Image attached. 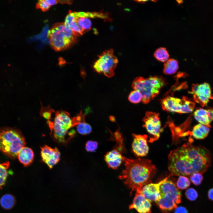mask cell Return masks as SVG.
Wrapping results in <instances>:
<instances>
[{"label": "cell", "mask_w": 213, "mask_h": 213, "mask_svg": "<svg viewBox=\"0 0 213 213\" xmlns=\"http://www.w3.org/2000/svg\"><path fill=\"white\" fill-rule=\"evenodd\" d=\"M168 160V169L172 175L186 177L206 172L211 158L210 152L204 147L188 143L171 151Z\"/></svg>", "instance_id": "obj_1"}, {"label": "cell", "mask_w": 213, "mask_h": 213, "mask_svg": "<svg viewBox=\"0 0 213 213\" xmlns=\"http://www.w3.org/2000/svg\"><path fill=\"white\" fill-rule=\"evenodd\" d=\"M125 168L119 176L128 187L139 193L142 188L151 183L156 169L151 161L140 158L132 159L123 157Z\"/></svg>", "instance_id": "obj_2"}, {"label": "cell", "mask_w": 213, "mask_h": 213, "mask_svg": "<svg viewBox=\"0 0 213 213\" xmlns=\"http://www.w3.org/2000/svg\"><path fill=\"white\" fill-rule=\"evenodd\" d=\"M108 17L107 14L102 12H72L70 11L64 23L76 36H80L91 29V22L89 18L106 19Z\"/></svg>", "instance_id": "obj_3"}, {"label": "cell", "mask_w": 213, "mask_h": 213, "mask_svg": "<svg viewBox=\"0 0 213 213\" xmlns=\"http://www.w3.org/2000/svg\"><path fill=\"white\" fill-rule=\"evenodd\" d=\"M166 84L165 80L161 76H152L146 78L138 77L133 80L132 87L134 90L141 93L142 102L146 104L158 95Z\"/></svg>", "instance_id": "obj_4"}, {"label": "cell", "mask_w": 213, "mask_h": 213, "mask_svg": "<svg viewBox=\"0 0 213 213\" xmlns=\"http://www.w3.org/2000/svg\"><path fill=\"white\" fill-rule=\"evenodd\" d=\"M47 37L52 48L56 51H60L74 43L77 36L64 22H58L53 25L48 30Z\"/></svg>", "instance_id": "obj_5"}, {"label": "cell", "mask_w": 213, "mask_h": 213, "mask_svg": "<svg viewBox=\"0 0 213 213\" xmlns=\"http://www.w3.org/2000/svg\"><path fill=\"white\" fill-rule=\"evenodd\" d=\"M168 179L160 185L159 197L155 201L162 211L164 212L175 209L181 201V192L175 183Z\"/></svg>", "instance_id": "obj_6"}, {"label": "cell", "mask_w": 213, "mask_h": 213, "mask_svg": "<svg viewBox=\"0 0 213 213\" xmlns=\"http://www.w3.org/2000/svg\"><path fill=\"white\" fill-rule=\"evenodd\" d=\"M25 144V138L18 131L7 130L0 133V149L8 156H17Z\"/></svg>", "instance_id": "obj_7"}, {"label": "cell", "mask_w": 213, "mask_h": 213, "mask_svg": "<svg viewBox=\"0 0 213 213\" xmlns=\"http://www.w3.org/2000/svg\"><path fill=\"white\" fill-rule=\"evenodd\" d=\"M52 136L55 141L61 143L66 142V137L69 130L74 126L72 118L65 111L60 110L55 112L53 122L48 120Z\"/></svg>", "instance_id": "obj_8"}, {"label": "cell", "mask_w": 213, "mask_h": 213, "mask_svg": "<svg viewBox=\"0 0 213 213\" xmlns=\"http://www.w3.org/2000/svg\"><path fill=\"white\" fill-rule=\"evenodd\" d=\"M161 104L164 110L179 114L191 112L193 111L195 106L194 101L185 96L180 99L167 96L162 100Z\"/></svg>", "instance_id": "obj_9"}, {"label": "cell", "mask_w": 213, "mask_h": 213, "mask_svg": "<svg viewBox=\"0 0 213 213\" xmlns=\"http://www.w3.org/2000/svg\"><path fill=\"white\" fill-rule=\"evenodd\" d=\"M118 63V59L114 55L113 50L110 49L105 50L99 56L93 68L97 73L111 78L114 75V70Z\"/></svg>", "instance_id": "obj_10"}, {"label": "cell", "mask_w": 213, "mask_h": 213, "mask_svg": "<svg viewBox=\"0 0 213 213\" xmlns=\"http://www.w3.org/2000/svg\"><path fill=\"white\" fill-rule=\"evenodd\" d=\"M145 128L151 135L149 141L152 143L158 140L161 132V122L159 114L155 112H147L143 119Z\"/></svg>", "instance_id": "obj_11"}, {"label": "cell", "mask_w": 213, "mask_h": 213, "mask_svg": "<svg viewBox=\"0 0 213 213\" xmlns=\"http://www.w3.org/2000/svg\"><path fill=\"white\" fill-rule=\"evenodd\" d=\"M191 93L194 101L203 106H206L209 100L213 99L210 86L207 83L193 85Z\"/></svg>", "instance_id": "obj_12"}, {"label": "cell", "mask_w": 213, "mask_h": 213, "mask_svg": "<svg viewBox=\"0 0 213 213\" xmlns=\"http://www.w3.org/2000/svg\"><path fill=\"white\" fill-rule=\"evenodd\" d=\"M41 155L42 161L51 169L59 161L60 159V153L55 147L51 148L47 145L41 147Z\"/></svg>", "instance_id": "obj_13"}, {"label": "cell", "mask_w": 213, "mask_h": 213, "mask_svg": "<svg viewBox=\"0 0 213 213\" xmlns=\"http://www.w3.org/2000/svg\"><path fill=\"white\" fill-rule=\"evenodd\" d=\"M133 140L132 145L133 153L138 157L146 156L149 151L146 135L132 134Z\"/></svg>", "instance_id": "obj_14"}, {"label": "cell", "mask_w": 213, "mask_h": 213, "mask_svg": "<svg viewBox=\"0 0 213 213\" xmlns=\"http://www.w3.org/2000/svg\"><path fill=\"white\" fill-rule=\"evenodd\" d=\"M172 175L156 183H150L143 186L139 193L150 202L156 201L159 197V188L162 184Z\"/></svg>", "instance_id": "obj_15"}, {"label": "cell", "mask_w": 213, "mask_h": 213, "mask_svg": "<svg viewBox=\"0 0 213 213\" xmlns=\"http://www.w3.org/2000/svg\"><path fill=\"white\" fill-rule=\"evenodd\" d=\"M151 207L150 201L141 194L136 192L133 203L129 206V209H135L139 213H151Z\"/></svg>", "instance_id": "obj_16"}, {"label": "cell", "mask_w": 213, "mask_h": 213, "mask_svg": "<svg viewBox=\"0 0 213 213\" xmlns=\"http://www.w3.org/2000/svg\"><path fill=\"white\" fill-rule=\"evenodd\" d=\"M195 119L200 123L210 128V124L213 120V108L207 109L198 108L193 113Z\"/></svg>", "instance_id": "obj_17"}, {"label": "cell", "mask_w": 213, "mask_h": 213, "mask_svg": "<svg viewBox=\"0 0 213 213\" xmlns=\"http://www.w3.org/2000/svg\"><path fill=\"white\" fill-rule=\"evenodd\" d=\"M123 157L120 151L114 149L106 154L104 156V160L109 167L116 169L123 161Z\"/></svg>", "instance_id": "obj_18"}, {"label": "cell", "mask_w": 213, "mask_h": 213, "mask_svg": "<svg viewBox=\"0 0 213 213\" xmlns=\"http://www.w3.org/2000/svg\"><path fill=\"white\" fill-rule=\"evenodd\" d=\"M17 156L19 161L25 167L30 165L34 157L32 149L29 147H24L18 153Z\"/></svg>", "instance_id": "obj_19"}, {"label": "cell", "mask_w": 213, "mask_h": 213, "mask_svg": "<svg viewBox=\"0 0 213 213\" xmlns=\"http://www.w3.org/2000/svg\"><path fill=\"white\" fill-rule=\"evenodd\" d=\"M209 128L202 124L199 123L193 128L192 135L196 139H204L208 136L210 131Z\"/></svg>", "instance_id": "obj_20"}, {"label": "cell", "mask_w": 213, "mask_h": 213, "mask_svg": "<svg viewBox=\"0 0 213 213\" xmlns=\"http://www.w3.org/2000/svg\"><path fill=\"white\" fill-rule=\"evenodd\" d=\"M16 199L12 194L7 193L3 195L0 199V204L4 209L9 210L14 206Z\"/></svg>", "instance_id": "obj_21"}, {"label": "cell", "mask_w": 213, "mask_h": 213, "mask_svg": "<svg viewBox=\"0 0 213 213\" xmlns=\"http://www.w3.org/2000/svg\"><path fill=\"white\" fill-rule=\"evenodd\" d=\"M163 73L166 75H172L175 73L178 69V62L176 60L170 59L164 64Z\"/></svg>", "instance_id": "obj_22"}, {"label": "cell", "mask_w": 213, "mask_h": 213, "mask_svg": "<svg viewBox=\"0 0 213 213\" xmlns=\"http://www.w3.org/2000/svg\"><path fill=\"white\" fill-rule=\"evenodd\" d=\"M9 166V162L0 164V189L6 185L8 176V169Z\"/></svg>", "instance_id": "obj_23"}, {"label": "cell", "mask_w": 213, "mask_h": 213, "mask_svg": "<svg viewBox=\"0 0 213 213\" xmlns=\"http://www.w3.org/2000/svg\"><path fill=\"white\" fill-rule=\"evenodd\" d=\"M154 55L156 59L162 62L167 61L169 57L167 50L164 47H160L156 49Z\"/></svg>", "instance_id": "obj_24"}, {"label": "cell", "mask_w": 213, "mask_h": 213, "mask_svg": "<svg viewBox=\"0 0 213 213\" xmlns=\"http://www.w3.org/2000/svg\"><path fill=\"white\" fill-rule=\"evenodd\" d=\"M77 130L79 133L82 135H86L92 131V128L85 121L79 123L76 125Z\"/></svg>", "instance_id": "obj_25"}, {"label": "cell", "mask_w": 213, "mask_h": 213, "mask_svg": "<svg viewBox=\"0 0 213 213\" xmlns=\"http://www.w3.org/2000/svg\"><path fill=\"white\" fill-rule=\"evenodd\" d=\"M190 182L186 176H180L176 183V186L180 189L184 190L189 187Z\"/></svg>", "instance_id": "obj_26"}, {"label": "cell", "mask_w": 213, "mask_h": 213, "mask_svg": "<svg viewBox=\"0 0 213 213\" xmlns=\"http://www.w3.org/2000/svg\"><path fill=\"white\" fill-rule=\"evenodd\" d=\"M142 96L138 91L134 90L132 91L128 96V100L132 103L135 104L140 102L142 101Z\"/></svg>", "instance_id": "obj_27"}, {"label": "cell", "mask_w": 213, "mask_h": 213, "mask_svg": "<svg viewBox=\"0 0 213 213\" xmlns=\"http://www.w3.org/2000/svg\"><path fill=\"white\" fill-rule=\"evenodd\" d=\"M41 108L40 111V115L44 118L50 120L51 119L52 113L55 112V111L51 108L49 105L47 107H43L41 103Z\"/></svg>", "instance_id": "obj_28"}, {"label": "cell", "mask_w": 213, "mask_h": 213, "mask_svg": "<svg viewBox=\"0 0 213 213\" xmlns=\"http://www.w3.org/2000/svg\"><path fill=\"white\" fill-rule=\"evenodd\" d=\"M202 174L200 172H196L190 176V180L195 185L198 186L201 184L204 179Z\"/></svg>", "instance_id": "obj_29"}, {"label": "cell", "mask_w": 213, "mask_h": 213, "mask_svg": "<svg viewBox=\"0 0 213 213\" xmlns=\"http://www.w3.org/2000/svg\"><path fill=\"white\" fill-rule=\"evenodd\" d=\"M185 194L187 199L191 201H195L198 196L197 192L193 188L187 189L185 191Z\"/></svg>", "instance_id": "obj_30"}, {"label": "cell", "mask_w": 213, "mask_h": 213, "mask_svg": "<svg viewBox=\"0 0 213 213\" xmlns=\"http://www.w3.org/2000/svg\"><path fill=\"white\" fill-rule=\"evenodd\" d=\"M98 146V143L94 141H89L86 143L85 148L88 152H94L97 149Z\"/></svg>", "instance_id": "obj_31"}, {"label": "cell", "mask_w": 213, "mask_h": 213, "mask_svg": "<svg viewBox=\"0 0 213 213\" xmlns=\"http://www.w3.org/2000/svg\"><path fill=\"white\" fill-rule=\"evenodd\" d=\"M50 7L47 3L45 0H39L36 4V8L40 9L43 12L47 11Z\"/></svg>", "instance_id": "obj_32"}, {"label": "cell", "mask_w": 213, "mask_h": 213, "mask_svg": "<svg viewBox=\"0 0 213 213\" xmlns=\"http://www.w3.org/2000/svg\"><path fill=\"white\" fill-rule=\"evenodd\" d=\"M174 213H188V212L185 208L180 206L175 208Z\"/></svg>", "instance_id": "obj_33"}, {"label": "cell", "mask_w": 213, "mask_h": 213, "mask_svg": "<svg viewBox=\"0 0 213 213\" xmlns=\"http://www.w3.org/2000/svg\"><path fill=\"white\" fill-rule=\"evenodd\" d=\"M207 196L209 200L213 201V188H211L208 190Z\"/></svg>", "instance_id": "obj_34"}, {"label": "cell", "mask_w": 213, "mask_h": 213, "mask_svg": "<svg viewBox=\"0 0 213 213\" xmlns=\"http://www.w3.org/2000/svg\"><path fill=\"white\" fill-rule=\"evenodd\" d=\"M47 3L50 6L55 5L58 2V1L55 0H45Z\"/></svg>", "instance_id": "obj_35"}, {"label": "cell", "mask_w": 213, "mask_h": 213, "mask_svg": "<svg viewBox=\"0 0 213 213\" xmlns=\"http://www.w3.org/2000/svg\"><path fill=\"white\" fill-rule=\"evenodd\" d=\"M58 2H59L60 3H61V4L63 3H67L69 4H71L72 2H71V1H68V0H59L58 1Z\"/></svg>", "instance_id": "obj_36"}, {"label": "cell", "mask_w": 213, "mask_h": 213, "mask_svg": "<svg viewBox=\"0 0 213 213\" xmlns=\"http://www.w3.org/2000/svg\"><path fill=\"white\" fill-rule=\"evenodd\" d=\"M147 1L146 0H137L135 1L137 2H138L140 3H144L146 2Z\"/></svg>", "instance_id": "obj_37"}, {"label": "cell", "mask_w": 213, "mask_h": 213, "mask_svg": "<svg viewBox=\"0 0 213 213\" xmlns=\"http://www.w3.org/2000/svg\"><path fill=\"white\" fill-rule=\"evenodd\" d=\"M177 1L178 3L179 4H180L182 3L183 2V1H181V0Z\"/></svg>", "instance_id": "obj_38"}]
</instances>
